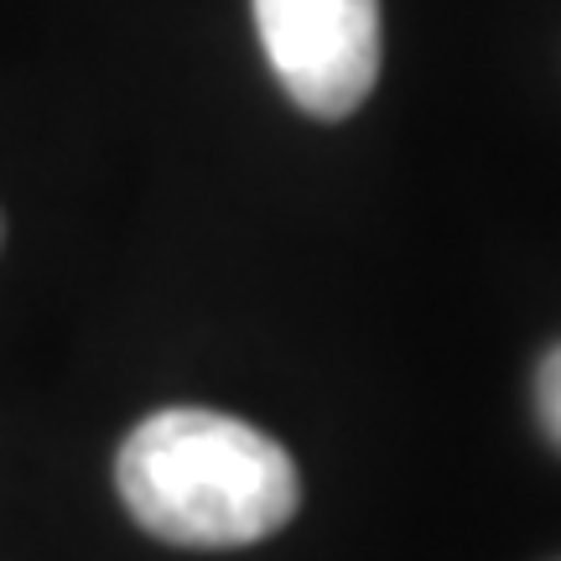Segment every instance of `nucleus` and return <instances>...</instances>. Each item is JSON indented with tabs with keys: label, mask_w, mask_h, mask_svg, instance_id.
Here are the masks:
<instances>
[{
	"label": "nucleus",
	"mask_w": 561,
	"mask_h": 561,
	"mask_svg": "<svg viewBox=\"0 0 561 561\" xmlns=\"http://www.w3.org/2000/svg\"><path fill=\"white\" fill-rule=\"evenodd\" d=\"M130 520L167 546L229 551L276 536L297 515V468L261 426L172 405L146 416L115 458Z\"/></svg>",
	"instance_id": "f257e3e1"
},
{
	"label": "nucleus",
	"mask_w": 561,
	"mask_h": 561,
	"mask_svg": "<svg viewBox=\"0 0 561 561\" xmlns=\"http://www.w3.org/2000/svg\"><path fill=\"white\" fill-rule=\"evenodd\" d=\"M261 47L286 100L318 115H354L380 79V0H255Z\"/></svg>",
	"instance_id": "f03ea898"
},
{
	"label": "nucleus",
	"mask_w": 561,
	"mask_h": 561,
	"mask_svg": "<svg viewBox=\"0 0 561 561\" xmlns=\"http://www.w3.org/2000/svg\"><path fill=\"white\" fill-rule=\"evenodd\" d=\"M536 416H541L546 442L561 453V343L546 348L541 369H536Z\"/></svg>",
	"instance_id": "7ed1b4c3"
}]
</instances>
